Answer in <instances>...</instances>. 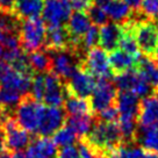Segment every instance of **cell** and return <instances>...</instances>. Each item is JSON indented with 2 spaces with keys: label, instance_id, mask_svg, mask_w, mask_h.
<instances>
[{
  "label": "cell",
  "instance_id": "4dcf8cb0",
  "mask_svg": "<svg viewBox=\"0 0 158 158\" xmlns=\"http://www.w3.org/2000/svg\"><path fill=\"white\" fill-rule=\"evenodd\" d=\"M99 43V28L98 26H91L89 29L86 31V34L83 36L80 41V52L84 55L93 47H97Z\"/></svg>",
  "mask_w": 158,
  "mask_h": 158
},
{
  "label": "cell",
  "instance_id": "d6a6232c",
  "mask_svg": "<svg viewBox=\"0 0 158 158\" xmlns=\"http://www.w3.org/2000/svg\"><path fill=\"white\" fill-rule=\"evenodd\" d=\"M86 14L89 15V20L93 25L98 26V27H102L104 25L108 23V15L105 13V10L98 6L97 4L93 5L91 8H89Z\"/></svg>",
  "mask_w": 158,
  "mask_h": 158
},
{
  "label": "cell",
  "instance_id": "ee69618b",
  "mask_svg": "<svg viewBox=\"0 0 158 158\" xmlns=\"http://www.w3.org/2000/svg\"><path fill=\"white\" fill-rule=\"evenodd\" d=\"M156 95H158V94H156Z\"/></svg>",
  "mask_w": 158,
  "mask_h": 158
},
{
  "label": "cell",
  "instance_id": "7402d4cb",
  "mask_svg": "<svg viewBox=\"0 0 158 158\" xmlns=\"http://www.w3.org/2000/svg\"><path fill=\"white\" fill-rule=\"evenodd\" d=\"M68 116H81V115H94L89 99L78 98L74 95H68L63 105Z\"/></svg>",
  "mask_w": 158,
  "mask_h": 158
},
{
  "label": "cell",
  "instance_id": "f35d334b",
  "mask_svg": "<svg viewBox=\"0 0 158 158\" xmlns=\"http://www.w3.org/2000/svg\"><path fill=\"white\" fill-rule=\"evenodd\" d=\"M4 150H6L5 135H4V130H2V127H1V123H0V151H4Z\"/></svg>",
  "mask_w": 158,
  "mask_h": 158
},
{
  "label": "cell",
  "instance_id": "ab89813d",
  "mask_svg": "<svg viewBox=\"0 0 158 158\" xmlns=\"http://www.w3.org/2000/svg\"><path fill=\"white\" fill-rule=\"evenodd\" d=\"M0 158H13V153L8 151V150L0 151Z\"/></svg>",
  "mask_w": 158,
  "mask_h": 158
},
{
  "label": "cell",
  "instance_id": "8d00e7d4",
  "mask_svg": "<svg viewBox=\"0 0 158 158\" xmlns=\"http://www.w3.org/2000/svg\"><path fill=\"white\" fill-rule=\"evenodd\" d=\"M15 0H0V12L14 13Z\"/></svg>",
  "mask_w": 158,
  "mask_h": 158
},
{
  "label": "cell",
  "instance_id": "d4e9b609",
  "mask_svg": "<svg viewBox=\"0 0 158 158\" xmlns=\"http://www.w3.org/2000/svg\"><path fill=\"white\" fill-rule=\"evenodd\" d=\"M116 158H158V152L144 147H138L137 144L123 145L118 150Z\"/></svg>",
  "mask_w": 158,
  "mask_h": 158
},
{
  "label": "cell",
  "instance_id": "ac0fdd59",
  "mask_svg": "<svg viewBox=\"0 0 158 158\" xmlns=\"http://www.w3.org/2000/svg\"><path fill=\"white\" fill-rule=\"evenodd\" d=\"M109 68L114 77L127 72L129 70L135 68L137 58L133 57L131 55L127 54L126 51L121 49H116L109 52L108 55Z\"/></svg>",
  "mask_w": 158,
  "mask_h": 158
},
{
  "label": "cell",
  "instance_id": "3957f363",
  "mask_svg": "<svg viewBox=\"0 0 158 158\" xmlns=\"http://www.w3.org/2000/svg\"><path fill=\"white\" fill-rule=\"evenodd\" d=\"M131 22V29L141 54L153 58L158 47V23L149 20H135Z\"/></svg>",
  "mask_w": 158,
  "mask_h": 158
},
{
  "label": "cell",
  "instance_id": "4316f807",
  "mask_svg": "<svg viewBox=\"0 0 158 158\" xmlns=\"http://www.w3.org/2000/svg\"><path fill=\"white\" fill-rule=\"evenodd\" d=\"M22 98V94L19 93L18 91L10 89H6L0 86V106L6 110H12V109L19 105L20 100Z\"/></svg>",
  "mask_w": 158,
  "mask_h": 158
},
{
  "label": "cell",
  "instance_id": "d590c367",
  "mask_svg": "<svg viewBox=\"0 0 158 158\" xmlns=\"http://www.w3.org/2000/svg\"><path fill=\"white\" fill-rule=\"evenodd\" d=\"M57 158H80L77 148H74L73 145L64 147L58 151Z\"/></svg>",
  "mask_w": 158,
  "mask_h": 158
},
{
  "label": "cell",
  "instance_id": "1f68e13d",
  "mask_svg": "<svg viewBox=\"0 0 158 158\" xmlns=\"http://www.w3.org/2000/svg\"><path fill=\"white\" fill-rule=\"evenodd\" d=\"M44 89H45L44 73H36L33 77V80H31V87H30L29 93L36 100H39V101L42 102L43 95H44Z\"/></svg>",
  "mask_w": 158,
  "mask_h": 158
},
{
  "label": "cell",
  "instance_id": "603a6c76",
  "mask_svg": "<svg viewBox=\"0 0 158 158\" xmlns=\"http://www.w3.org/2000/svg\"><path fill=\"white\" fill-rule=\"evenodd\" d=\"M28 59L35 73H48L52 71V59L48 51L37 50L30 52L28 54Z\"/></svg>",
  "mask_w": 158,
  "mask_h": 158
},
{
  "label": "cell",
  "instance_id": "ba28073f",
  "mask_svg": "<svg viewBox=\"0 0 158 158\" xmlns=\"http://www.w3.org/2000/svg\"><path fill=\"white\" fill-rule=\"evenodd\" d=\"M114 85L116 86L118 91H129L135 93L137 97H144L152 92V89L147 79L136 69H131L114 77Z\"/></svg>",
  "mask_w": 158,
  "mask_h": 158
},
{
  "label": "cell",
  "instance_id": "484cf974",
  "mask_svg": "<svg viewBox=\"0 0 158 158\" xmlns=\"http://www.w3.org/2000/svg\"><path fill=\"white\" fill-rule=\"evenodd\" d=\"M78 136L74 133V130L70 126L65 123L62 128H59L56 133L52 135V141H54L57 147L64 148V147H69L78 141L77 139Z\"/></svg>",
  "mask_w": 158,
  "mask_h": 158
},
{
  "label": "cell",
  "instance_id": "7c38bea8",
  "mask_svg": "<svg viewBox=\"0 0 158 158\" xmlns=\"http://www.w3.org/2000/svg\"><path fill=\"white\" fill-rule=\"evenodd\" d=\"M45 89L42 102L50 107H63L68 94L65 89V84L54 71L44 73Z\"/></svg>",
  "mask_w": 158,
  "mask_h": 158
},
{
  "label": "cell",
  "instance_id": "cb8c5ba5",
  "mask_svg": "<svg viewBox=\"0 0 158 158\" xmlns=\"http://www.w3.org/2000/svg\"><path fill=\"white\" fill-rule=\"evenodd\" d=\"M65 123L70 126L77 134V136L83 137L91 131L94 123V115H81V116H68Z\"/></svg>",
  "mask_w": 158,
  "mask_h": 158
},
{
  "label": "cell",
  "instance_id": "ffe728a7",
  "mask_svg": "<svg viewBox=\"0 0 158 158\" xmlns=\"http://www.w3.org/2000/svg\"><path fill=\"white\" fill-rule=\"evenodd\" d=\"M134 69L137 70L147 79L152 89V94H158V65L156 64V62L142 55L137 59Z\"/></svg>",
  "mask_w": 158,
  "mask_h": 158
},
{
  "label": "cell",
  "instance_id": "9c48e42d",
  "mask_svg": "<svg viewBox=\"0 0 158 158\" xmlns=\"http://www.w3.org/2000/svg\"><path fill=\"white\" fill-rule=\"evenodd\" d=\"M33 78L19 73L16 70L5 60H0V86L27 94L30 92Z\"/></svg>",
  "mask_w": 158,
  "mask_h": 158
},
{
  "label": "cell",
  "instance_id": "b9f144b4",
  "mask_svg": "<svg viewBox=\"0 0 158 158\" xmlns=\"http://www.w3.org/2000/svg\"><path fill=\"white\" fill-rule=\"evenodd\" d=\"M2 54H4V48H2L1 45H0V57L2 56Z\"/></svg>",
  "mask_w": 158,
  "mask_h": 158
},
{
  "label": "cell",
  "instance_id": "f1b7e54d",
  "mask_svg": "<svg viewBox=\"0 0 158 158\" xmlns=\"http://www.w3.org/2000/svg\"><path fill=\"white\" fill-rule=\"evenodd\" d=\"M22 20L18 18L14 13H4L0 12V30L19 33L21 29Z\"/></svg>",
  "mask_w": 158,
  "mask_h": 158
},
{
  "label": "cell",
  "instance_id": "5b68a950",
  "mask_svg": "<svg viewBox=\"0 0 158 158\" xmlns=\"http://www.w3.org/2000/svg\"><path fill=\"white\" fill-rule=\"evenodd\" d=\"M79 68L89 71L97 78H112V71L109 68L108 52L100 47H93L85 54Z\"/></svg>",
  "mask_w": 158,
  "mask_h": 158
},
{
  "label": "cell",
  "instance_id": "f546056e",
  "mask_svg": "<svg viewBox=\"0 0 158 158\" xmlns=\"http://www.w3.org/2000/svg\"><path fill=\"white\" fill-rule=\"evenodd\" d=\"M135 14L142 16L144 20L158 23V0H143L138 12Z\"/></svg>",
  "mask_w": 158,
  "mask_h": 158
},
{
  "label": "cell",
  "instance_id": "277c9868",
  "mask_svg": "<svg viewBox=\"0 0 158 158\" xmlns=\"http://www.w3.org/2000/svg\"><path fill=\"white\" fill-rule=\"evenodd\" d=\"M5 135V148L10 152L26 149L31 142V136L22 128L13 115H7L0 120Z\"/></svg>",
  "mask_w": 158,
  "mask_h": 158
},
{
  "label": "cell",
  "instance_id": "74e56055",
  "mask_svg": "<svg viewBox=\"0 0 158 158\" xmlns=\"http://www.w3.org/2000/svg\"><path fill=\"white\" fill-rule=\"evenodd\" d=\"M123 1L130 7V10H133L134 13H136L139 10V7L142 5V1L143 0H123Z\"/></svg>",
  "mask_w": 158,
  "mask_h": 158
},
{
  "label": "cell",
  "instance_id": "60d3db41",
  "mask_svg": "<svg viewBox=\"0 0 158 158\" xmlns=\"http://www.w3.org/2000/svg\"><path fill=\"white\" fill-rule=\"evenodd\" d=\"M153 60L155 59H158V47H157V50H156V54H155V56H153Z\"/></svg>",
  "mask_w": 158,
  "mask_h": 158
},
{
  "label": "cell",
  "instance_id": "9a60e30c",
  "mask_svg": "<svg viewBox=\"0 0 158 158\" xmlns=\"http://www.w3.org/2000/svg\"><path fill=\"white\" fill-rule=\"evenodd\" d=\"M123 34V27L118 22H108L99 29V45L100 48L112 52L118 49L120 40Z\"/></svg>",
  "mask_w": 158,
  "mask_h": 158
},
{
  "label": "cell",
  "instance_id": "8fae6325",
  "mask_svg": "<svg viewBox=\"0 0 158 158\" xmlns=\"http://www.w3.org/2000/svg\"><path fill=\"white\" fill-rule=\"evenodd\" d=\"M71 4L70 0H45L44 8L42 12L43 21L47 27L62 26L69 21L71 16Z\"/></svg>",
  "mask_w": 158,
  "mask_h": 158
},
{
  "label": "cell",
  "instance_id": "e575fe53",
  "mask_svg": "<svg viewBox=\"0 0 158 158\" xmlns=\"http://www.w3.org/2000/svg\"><path fill=\"white\" fill-rule=\"evenodd\" d=\"M70 4L74 12H87V10L95 5V0H70Z\"/></svg>",
  "mask_w": 158,
  "mask_h": 158
},
{
  "label": "cell",
  "instance_id": "4fadbf2b",
  "mask_svg": "<svg viewBox=\"0 0 158 158\" xmlns=\"http://www.w3.org/2000/svg\"><path fill=\"white\" fill-rule=\"evenodd\" d=\"M68 115L65 113L63 107H50L45 108L42 121L40 123V128L37 133L41 136L49 137L50 135H54L59 128H62L66 122Z\"/></svg>",
  "mask_w": 158,
  "mask_h": 158
},
{
  "label": "cell",
  "instance_id": "e0dca14e",
  "mask_svg": "<svg viewBox=\"0 0 158 158\" xmlns=\"http://www.w3.org/2000/svg\"><path fill=\"white\" fill-rule=\"evenodd\" d=\"M28 158H57L58 149L52 138L47 136H39L31 139L26 148Z\"/></svg>",
  "mask_w": 158,
  "mask_h": 158
},
{
  "label": "cell",
  "instance_id": "5bb4252c",
  "mask_svg": "<svg viewBox=\"0 0 158 158\" xmlns=\"http://www.w3.org/2000/svg\"><path fill=\"white\" fill-rule=\"evenodd\" d=\"M158 123V95L151 94L139 100L137 113L138 128H147Z\"/></svg>",
  "mask_w": 158,
  "mask_h": 158
},
{
  "label": "cell",
  "instance_id": "836d02e7",
  "mask_svg": "<svg viewBox=\"0 0 158 158\" xmlns=\"http://www.w3.org/2000/svg\"><path fill=\"white\" fill-rule=\"evenodd\" d=\"M0 45L7 49H15L20 47V34L0 30Z\"/></svg>",
  "mask_w": 158,
  "mask_h": 158
},
{
  "label": "cell",
  "instance_id": "30bf717a",
  "mask_svg": "<svg viewBox=\"0 0 158 158\" xmlns=\"http://www.w3.org/2000/svg\"><path fill=\"white\" fill-rule=\"evenodd\" d=\"M43 49L47 51H65V50L76 51V45L66 26L62 25L47 27Z\"/></svg>",
  "mask_w": 158,
  "mask_h": 158
},
{
  "label": "cell",
  "instance_id": "2e32d148",
  "mask_svg": "<svg viewBox=\"0 0 158 158\" xmlns=\"http://www.w3.org/2000/svg\"><path fill=\"white\" fill-rule=\"evenodd\" d=\"M95 4L100 6L114 22L122 25L133 18L134 12L123 0H95Z\"/></svg>",
  "mask_w": 158,
  "mask_h": 158
},
{
  "label": "cell",
  "instance_id": "7a4b0ae2",
  "mask_svg": "<svg viewBox=\"0 0 158 158\" xmlns=\"http://www.w3.org/2000/svg\"><path fill=\"white\" fill-rule=\"evenodd\" d=\"M47 25L42 19L22 20L20 29V47L28 55L37 50L43 49Z\"/></svg>",
  "mask_w": 158,
  "mask_h": 158
},
{
  "label": "cell",
  "instance_id": "52a82bcc",
  "mask_svg": "<svg viewBox=\"0 0 158 158\" xmlns=\"http://www.w3.org/2000/svg\"><path fill=\"white\" fill-rule=\"evenodd\" d=\"M64 84L68 95H74L78 98L87 99L93 93L95 85H97V79L89 71L78 66L76 72Z\"/></svg>",
  "mask_w": 158,
  "mask_h": 158
},
{
  "label": "cell",
  "instance_id": "d6986e66",
  "mask_svg": "<svg viewBox=\"0 0 158 158\" xmlns=\"http://www.w3.org/2000/svg\"><path fill=\"white\" fill-rule=\"evenodd\" d=\"M45 0H15L14 14L21 20L40 18L44 8Z\"/></svg>",
  "mask_w": 158,
  "mask_h": 158
},
{
  "label": "cell",
  "instance_id": "8992f818",
  "mask_svg": "<svg viewBox=\"0 0 158 158\" xmlns=\"http://www.w3.org/2000/svg\"><path fill=\"white\" fill-rule=\"evenodd\" d=\"M118 89L109 78H98L92 97L89 98L94 115L115 105Z\"/></svg>",
  "mask_w": 158,
  "mask_h": 158
},
{
  "label": "cell",
  "instance_id": "6da1fadb",
  "mask_svg": "<svg viewBox=\"0 0 158 158\" xmlns=\"http://www.w3.org/2000/svg\"><path fill=\"white\" fill-rule=\"evenodd\" d=\"M45 108L47 107L43 102L36 100L30 93L23 94L19 105L15 107L14 118L26 131L36 134L39 131Z\"/></svg>",
  "mask_w": 158,
  "mask_h": 158
},
{
  "label": "cell",
  "instance_id": "44dd1931",
  "mask_svg": "<svg viewBox=\"0 0 158 158\" xmlns=\"http://www.w3.org/2000/svg\"><path fill=\"white\" fill-rule=\"evenodd\" d=\"M115 105L118 109L120 115H128L137 118L139 97L129 91H118Z\"/></svg>",
  "mask_w": 158,
  "mask_h": 158
},
{
  "label": "cell",
  "instance_id": "83f0119b",
  "mask_svg": "<svg viewBox=\"0 0 158 158\" xmlns=\"http://www.w3.org/2000/svg\"><path fill=\"white\" fill-rule=\"evenodd\" d=\"M138 130H142L141 141L144 148L158 152V123L147 128H138Z\"/></svg>",
  "mask_w": 158,
  "mask_h": 158
},
{
  "label": "cell",
  "instance_id": "7bdbcfd3",
  "mask_svg": "<svg viewBox=\"0 0 158 158\" xmlns=\"http://www.w3.org/2000/svg\"><path fill=\"white\" fill-rule=\"evenodd\" d=\"M155 62H156V64L158 65V59H155Z\"/></svg>",
  "mask_w": 158,
  "mask_h": 158
}]
</instances>
